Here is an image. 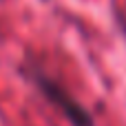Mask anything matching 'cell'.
<instances>
[{"label": "cell", "instance_id": "cell-2", "mask_svg": "<svg viewBox=\"0 0 126 126\" xmlns=\"http://www.w3.org/2000/svg\"><path fill=\"white\" fill-rule=\"evenodd\" d=\"M115 18H117V24H120L122 33L126 35V13H122V11H117V13H115Z\"/></svg>", "mask_w": 126, "mask_h": 126}, {"label": "cell", "instance_id": "cell-1", "mask_svg": "<svg viewBox=\"0 0 126 126\" xmlns=\"http://www.w3.org/2000/svg\"><path fill=\"white\" fill-rule=\"evenodd\" d=\"M22 73L40 89V93H42L53 106H58V109L64 113V117H66L73 126H93V115H91L78 100H73V97L69 95V91H64L55 80H51L49 75H44V73L38 71V69H22Z\"/></svg>", "mask_w": 126, "mask_h": 126}]
</instances>
